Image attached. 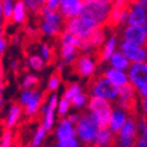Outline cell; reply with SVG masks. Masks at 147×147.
I'll return each mask as SVG.
<instances>
[{"mask_svg": "<svg viewBox=\"0 0 147 147\" xmlns=\"http://www.w3.org/2000/svg\"><path fill=\"white\" fill-rule=\"evenodd\" d=\"M136 97V90L130 83H127L119 87L117 92V105L128 110L129 113L133 114V108L136 105L135 102Z\"/></svg>", "mask_w": 147, "mask_h": 147, "instance_id": "cell-14", "label": "cell"}, {"mask_svg": "<svg viewBox=\"0 0 147 147\" xmlns=\"http://www.w3.org/2000/svg\"><path fill=\"white\" fill-rule=\"evenodd\" d=\"M40 55L46 62H49L53 57V50L48 43H41L40 45Z\"/></svg>", "mask_w": 147, "mask_h": 147, "instance_id": "cell-36", "label": "cell"}, {"mask_svg": "<svg viewBox=\"0 0 147 147\" xmlns=\"http://www.w3.org/2000/svg\"><path fill=\"white\" fill-rule=\"evenodd\" d=\"M84 1L83 0H60L59 5V13L65 20L79 16L83 12Z\"/></svg>", "mask_w": 147, "mask_h": 147, "instance_id": "cell-16", "label": "cell"}, {"mask_svg": "<svg viewBox=\"0 0 147 147\" xmlns=\"http://www.w3.org/2000/svg\"><path fill=\"white\" fill-rule=\"evenodd\" d=\"M134 147H147V134H139Z\"/></svg>", "mask_w": 147, "mask_h": 147, "instance_id": "cell-41", "label": "cell"}, {"mask_svg": "<svg viewBox=\"0 0 147 147\" xmlns=\"http://www.w3.org/2000/svg\"><path fill=\"white\" fill-rule=\"evenodd\" d=\"M59 5H60V0H46L45 1V7H47L49 10L57 11Z\"/></svg>", "mask_w": 147, "mask_h": 147, "instance_id": "cell-43", "label": "cell"}, {"mask_svg": "<svg viewBox=\"0 0 147 147\" xmlns=\"http://www.w3.org/2000/svg\"><path fill=\"white\" fill-rule=\"evenodd\" d=\"M10 66H11V68H12L13 71H17V69H18V67H19V63H18V61L13 60V61H11Z\"/></svg>", "mask_w": 147, "mask_h": 147, "instance_id": "cell-49", "label": "cell"}, {"mask_svg": "<svg viewBox=\"0 0 147 147\" xmlns=\"http://www.w3.org/2000/svg\"><path fill=\"white\" fill-rule=\"evenodd\" d=\"M108 62L110 65V67L116 68V69H121V71H126V72L130 66V61L126 57V55H124L120 49H116L114 51L113 55L109 57Z\"/></svg>", "mask_w": 147, "mask_h": 147, "instance_id": "cell-26", "label": "cell"}, {"mask_svg": "<svg viewBox=\"0 0 147 147\" xmlns=\"http://www.w3.org/2000/svg\"><path fill=\"white\" fill-rule=\"evenodd\" d=\"M120 50L126 55V57L130 61V63L146 62V60H147V49H146V47L130 45V43L122 41L120 43Z\"/></svg>", "mask_w": 147, "mask_h": 147, "instance_id": "cell-15", "label": "cell"}, {"mask_svg": "<svg viewBox=\"0 0 147 147\" xmlns=\"http://www.w3.org/2000/svg\"><path fill=\"white\" fill-rule=\"evenodd\" d=\"M37 30H38V29L34 28L32 25H26V26H25V31H26V34H29V35H35L36 32H37Z\"/></svg>", "mask_w": 147, "mask_h": 147, "instance_id": "cell-46", "label": "cell"}, {"mask_svg": "<svg viewBox=\"0 0 147 147\" xmlns=\"http://www.w3.org/2000/svg\"><path fill=\"white\" fill-rule=\"evenodd\" d=\"M77 147H89V146H85V145H82V144H80V145L77 146Z\"/></svg>", "mask_w": 147, "mask_h": 147, "instance_id": "cell-53", "label": "cell"}, {"mask_svg": "<svg viewBox=\"0 0 147 147\" xmlns=\"http://www.w3.org/2000/svg\"><path fill=\"white\" fill-rule=\"evenodd\" d=\"M14 141L13 129H4L1 138H0V147H12Z\"/></svg>", "mask_w": 147, "mask_h": 147, "instance_id": "cell-34", "label": "cell"}, {"mask_svg": "<svg viewBox=\"0 0 147 147\" xmlns=\"http://www.w3.org/2000/svg\"><path fill=\"white\" fill-rule=\"evenodd\" d=\"M128 5L129 4L124 0H113L107 24H109L110 26L126 25L128 16Z\"/></svg>", "mask_w": 147, "mask_h": 147, "instance_id": "cell-12", "label": "cell"}, {"mask_svg": "<svg viewBox=\"0 0 147 147\" xmlns=\"http://www.w3.org/2000/svg\"><path fill=\"white\" fill-rule=\"evenodd\" d=\"M138 135L136 117L134 114H130L122 128L115 134V145L116 147H134Z\"/></svg>", "mask_w": 147, "mask_h": 147, "instance_id": "cell-7", "label": "cell"}, {"mask_svg": "<svg viewBox=\"0 0 147 147\" xmlns=\"http://www.w3.org/2000/svg\"><path fill=\"white\" fill-rule=\"evenodd\" d=\"M111 3L113 1H109V0H90L84 3L82 13L94 22L98 26H104L108 23Z\"/></svg>", "mask_w": 147, "mask_h": 147, "instance_id": "cell-5", "label": "cell"}, {"mask_svg": "<svg viewBox=\"0 0 147 147\" xmlns=\"http://www.w3.org/2000/svg\"><path fill=\"white\" fill-rule=\"evenodd\" d=\"M7 46H9V41L5 36H0V61H1V59L5 54V51L7 49Z\"/></svg>", "mask_w": 147, "mask_h": 147, "instance_id": "cell-42", "label": "cell"}, {"mask_svg": "<svg viewBox=\"0 0 147 147\" xmlns=\"http://www.w3.org/2000/svg\"><path fill=\"white\" fill-rule=\"evenodd\" d=\"M66 117H67V120L72 124H76L79 120V117H80V114L79 113H72V114H68V116H66Z\"/></svg>", "mask_w": 147, "mask_h": 147, "instance_id": "cell-45", "label": "cell"}, {"mask_svg": "<svg viewBox=\"0 0 147 147\" xmlns=\"http://www.w3.org/2000/svg\"><path fill=\"white\" fill-rule=\"evenodd\" d=\"M72 65L74 67L76 73L82 78H91L94 76V73L97 71V62L96 59L92 56V54L83 53L82 55L77 56V59Z\"/></svg>", "mask_w": 147, "mask_h": 147, "instance_id": "cell-9", "label": "cell"}, {"mask_svg": "<svg viewBox=\"0 0 147 147\" xmlns=\"http://www.w3.org/2000/svg\"><path fill=\"white\" fill-rule=\"evenodd\" d=\"M83 1H84V3H86V1H90V0H83Z\"/></svg>", "mask_w": 147, "mask_h": 147, "instance_id": "cell-55", "label": "cell"}, {"mask_svg": "<svg viewBox=\"0 0 147 147\" xmlns=\"http://www.w3.org/2000/svg\"><path fill=\"white\" fill-rule=\"evenodd\" d=\"M80 142L77 139V136H71V138H66L62 140H59L56 146L57 147H77L79 146Z\"/></svg>", "mask_w": 147, "mask_h": 147, "instance_id": "cell-37", "label": "cell"}, {"mask_svg": "<svg viewBox=\"0 0 147 147\" xmlns=\"http://www.w3.org/2000/svg\"><path fill=\"white\" fill-rule=\"evenodd\" d=\"M124 1H127V3L129 4V3H131V1H133V0H124Z\"/></svg>", "mask_w": 147, "mask_h": 147, "instance_id": "cell-54", "label": "cell"}, {"mask_svg": "<svg viewBox=\"0 0 147 147\" xmlns=\"http://www.w3.org/2000/svg\"><path fill=\"white\" fill-rule=\"evenodd\" d=\"M80 92H83L82 85H80L79 83H71V84H68L67 86H66L62 98H66V99L71 100L73 97L77 96V94L80 93Z\"/></svg>", "mask_w": 147, "mask_h": 147, "instance_id": "cell-30", "label": "cell"}, {"mask_svg": "<svg viewBox=\"0 0 147 147\" xmlns=\"http://www.w3.org/2000/svg\"><path fill=\"white\" fill-rule=\"evenodd\" d=\"M113 103L107 99H103L99 97H89V102H87V113L91 115V117L97 123L98 128H107L110 114L113 110Z\"/></svg>", "mask_w": 147, "mask_h": 147, "instance_id": "cell-2", "label": "cell"}, {"mask_svg": "<svg viewBox=\"0 0 147 147\" xmlns=\"http://www.w3.org/2000/svg\"><path fill=\"white\" fill-rule=\"evenodd\" d=\"M140 104H141V110L142 113H147V98H141L140 99Z\"/></svg>", "mask_w": 147, "mask_h": 147, "instance_id": "cell-47", "label": "cell"}, {"mask_svg": "<svg viewBox=\"0 0 147 147\" xmlns=\"http://www.w3.org/2000/svg\"><path fill=\"white\" fill-rule=\"evenodd\" d=\"M26 20H28V9H26L24 1L23 0H16L10 22H12V23L16 25H22V24H24Z\"/></svg>", "mask_w": 147, "mask_h": 147, "instance_id": "cell-24", "label": "cell"}, {"mask_svg": "<svg viewBox=\"0 0 147 147\" xmlns=\"http://www.w3.org/2000/svg\"><path fill=\"white\" fill-rule=\"evenodd\" d=\"M131 113H129L128 110L123 109L119 105L113 107L111 114H110V119H109V123H108V128L113 131L114 134H116L119 131L122 126L124 124V122L127 121V119L129 117Z\"/></svg>", "mask_w": 147, "mask_h": 147, "instance_id": "cell-18", "label": "cell"}, {"mask_svg": "<svg viewBox=\"0 0 147 147\" xmlns=\"http://www.w3.org/2000/svg\"><path fill=\"white\" fill-rule=\"evenodd\" d=\"M5 35V22L0 20V36Z\"/></svg>", "mask_w": 147, "mask_h": 147, "instance_id": "cell-48", "label": "cell"}, {"mask_svg": "<svg viewBox=\"0 0 147 147\" xmlns=\"http://www.w3.org/2000/svg\"><path fill=\"white\" fill-rule=\"evenodd\" d=\"M74 128H76V136L79 140V142L82 145L91 147L93 139L98 130L97 123L94 122L91 115L89 113L82 114L78 122L74 124Z\"/></svg>", "mask_w": 147, "mask_h": 147, "instance_id": "cell-6", "label": "cell"}, {"mask_svg": "<svg viewBox=\"0 0 147 147\" xmlns=\"http://www.w3.org/2000/svg\"><path fill=\"white\" fill-rule=\"evenodd\" d=\"M97 28H99V26L83 13H80L77 17H73L71 19L65 20V26H63V29L68 30L71 34L74 35L76 37H78L82 41V43L89 38L90 35L96 30Z\"/></svg>", "mask_w": 147, "mask_h": 147, "instance_id": "cell-3", "label": "cell"}, {"mask_svg": "<svg viewBox=\"0 0 147 147\" xmlns=\"http://www.w3.org/2000/svg\"><path fill=\"white\" fill-rule=\"evenodd\" d=\"M136 124H138L139 134H147V121H146L145 117L136 119Z\"/></svg>", "mask_w": 147, "mask_h": 147, "instance_id": "cell-40", "label": "cell"}, {"mask_svg": "<svg viewBox=\"0 0 147 147\" xmlns=\"http://www.w3.org/2000/svg\"><path fill=\"white\" fill-rule=\"evenodd\" d=\"M26 66L32 71H42L46 66V61L42 59L40 54H32L29 55L26 59Z\"/></svg>", "mask_w": 147, "mask_h": 147, "instance_id": "cell-27", "label": "cell"}, {"mask_svg": "<svg viewBox=\"0 0 147 147\" xmlns=\"http://www.w3.org/2000/svg\"><path fill=\"white\" fill-rule=\"evenodd\" d=\"M142 1H146V3H147V0H142Z\"/></svg>", "mask_w": 147, "mask_h": 147, "instance_id": "cell-57", "label": "cell"}, {"mask_svg": "<svg viewBox=\"0 0 147 147\" xmlns=\"http://www.w3.org/2000/svg\"><path fill=\"white\" fill-rule=\"evenodd\" d=\"M0 20H3V7H1V0H0Z\"/></svg>", "mask_w": 147, "mask_h": 147, "instance_id": "cell-52", "label": "cell"}, {"mask_svg": "<svg viewBox=\"0 0 147 147\" xmlns=\"http://www.w3.org/2000/svg\"><path fill=\"white\" fill-rule=\"evenodd\" d=\"M89 90H90L89 91L90 96L99 97V98L107 99L111 103L117 100L119 87H116L114 84L110 83L103 74L96 79H93V82L90 84Z\"/></svg>", "mask_w": 147, "mask_h": 147, "instance_id": "cell-8", "label": "cell"}, {"mask_svg": "<svg viewBox=\"0 0 147 147\" xmlns=\"http://www.w3.org/2000/svg\"><path fill=\"white\" fill-rule=\"evenodd\" d=\"M72 109L71 102L66 98H61L57 100V105H56V114L60 117H65L67 116Z\"/></svg>", "mask_w": 147, "mask_h": 147, "instance_id": "cell-31", "label": "cell"}, {"mask_svg": "<svg viewBox=\"0 0 147 147\" xmlns=\"http://www.w3.org/2000/svg\"><path fill=\"white\" fill-rule=\"evenodd\" d=\"M25 147H32V146H31V145H28V146H25Z\"/></svg>", "mask_w": 147, "mask_h": 147, "instance_id": "cell-56", "label": "cell"}, {"mask_svg": "<svg viewBox=\"0 0 147 147\" xmlns=\"http://www.w3.org/2000/svg\"><path fill=\"white\" fill-rule=\"evenodd\" d=\"M115 145V134L107 128H98L91 147H113Z\"/></svg>", "mask_w": 147, "mask_h": 147, "instance_id": "cell-21", "label": "cell"}, {"mask_svg": "<svg viewBox=\"0 0 147 147\" xmlns=\"http://www.w3.org/2000/svg\"><path fill=\"white\" fill-rule=\"evenodd\" d=\"M36 1H37V4H38L41 7H43V6H45V1H46V0H36Z\"/></svg>", "mask_w": 147, "mask_h": 147, "instance_id": "cell-50", "label": "cell"}, {"mask_svg": "<svg viewBox=\"0 0 147 147\" xmlns=\"http://www.w3.org/2000/svg\"><path fill=\"white\" fill-rule=\"evenodd\" d=\"M22 115H23V107L18 103H12L4 119V127L6 129H13L20 121Z\"/></svg>", "mask_w": 147, "mask_h": 147, "instance_id": "cell-20", "label": "cell"}, {"mask_svg": "<svg viewBox=\"0 0 147 147\" xmlns=\"http://www.w3.org/2000/svg\"><path fill=\"white\" fill-rule=\"evenodd\" d=\"M119 47V38L116 35L110 36L108 40L104 41V43L100 46L99 50V60L103 62H107L109 60V57L113 55V53Z\"/></svg>", "mask_w": 147, "mask_h": 147, "instance_id": "cell-25", "label": "cell"}, {"mask_svg": "<svg viewBox=\"0 0 147 147\" xmlns=\"http://www.w3.org/2000/svg\"><path fill=\"white\" fill-rule=\"evenodd\" d=\"M3 107H4V98L3 96H0V110L3 109Z\"/></svg>", "mask_w": 147, "mask_h": 147, "instance_id": "cell-51", "label": "cell"}, {"mask_svg": "<svg viewBox=\"0 0 147 147\" xmlns=\"http://www.w3.org/2000/svg\"><path fill=\"white\" fill-rule=\"evenodd\" d=\"M128 82L135 87V90L147 86V63L135 62L130 63L127 69Z\"/></svg>", "mask_w": 147, "mask_h": 147, "instance_id": "cell-13", "label": "cell"}, {"mask_svg": "<svg viewBox=\"0 0 147 147\" xmlns=\"http://www.w3.org/2000/svg\"><path fill=\"white\" fill-rule=\"evenodd\" d=\"M109 1H113V0H109Z\"/></svg>", "mask_w": 147, "mask_h": 147, "instance_id": "cell-58", "label": "cell"}, {"mask_svg": "<svg viewBox=\"0 0 147 147\" xmlns=\"http://www.w3.org/2000/svg\"><path fill=\"white\" fill-rule=\"evenodd\" d=\"M57 100L59 97L56 96L55 93L50 94L48 97V100L46 102L47 108H46V111L42 114L43 119H42V126L45 127L48 131H50L51 129L54 128L55 126V122H56V105H57Z\"/></svg>", "mask_w": 147, "mask_h": 147, "instance_id": "cell-17", "label": "cell"}, {"mask_svg": "<svg viewBox=\"0 0 147 147\" xmlns=\"http://www.w3.org/2000/svg\"><path fill=\"white\" fill-rule=\"evenodd\" d=\"M103 76H104L111 84H114L116 87H120V86H122L124 84L129 83L126 71H121V69H116V68H113V67H109L108 69L104 71Z\"/></svg>", "mask_w": 147, "mask_h": 147, "instance_id": "cell-23", "label": "cell"}, {"mask_svg": "<svg viewBox=\"0 0 147 147\" xmlns=\"http://www.w3.org/2000/svg\"><path fill=\"white\" fill-rule=\"evenodd\" d=\"M56 147H57V146H56Z\"/></svg>", "mask_w": 147, "mask_h": 147, "instance_id": "cell-59", "label": "cell"}, {"mask_svg": "<svg viewBox=\"0 0 147 147\" xmlns=\"http://www.w3.org/2000/svg\"><path fill=\"white\" fill-rule=\"evenodd\" d=\"M48 133H49V131L41 124V126H40L37 129H36L35 134H34V136H32L31 146H32V147H40V146L43 144V141L46 140Z\"/></svg>", "mask_w": 147, "mask_h": 147, "instance_id": "cell-28", "label": "cell"}, {"mask_svg": "<svg viewBox=\"0 0 147 147\" xmlns=\"http://www.w3.org/2000/svg\"><path fill=\"white\" fill-rule=\"evenodd\" d=\"M42 103H43V93L37 89H34L30 99L23 107V113L29 119H34L35 116L38 115V109Z\"/></svg>", "mask_w": 147, "mask_h": 147, "instance_id": "cell-19", "label": "cell"}, {"mask_svg": "<svg viewBox=\"0 0 147 147\" xmlns=\"http://www.w3.org/2000/svg\"><path fill=\"white\" fill-rule=\"evenodd\" d=\"M16 0H1V7H3V20L5 23L10 22L12 10Z\"/></svg>", "mask_w": 147, "mask_h": 147, "instance_id": "cell-32", "label": "cell"}, {"mask_svg": "<svg viewBox=\"0 0 147 147\" xmlns=\"http://www.w3.org/2000/svg\"><path fill=\"white\" fill-rule=\"evenodd\" d=\"M147 3L142 0H133L128 5V25H146L147 24Z\"/></svg>", "mask_w": 147, "mask_h": 147, "instance_id": "cell-11", "label": "cell"}, {"mask_svg": "<svg viewBox=\"0 0 147 147\" xmlns=\"http://www.w3.org/2000/svg\"><path fill=\"white\" fill-rule=\"evenodd\" d=\"M40 83L38 77L34 74V73H28L24 76L23 80H22V87L23 89H34V87L37 86V84Z\"/></svg>", "mask_w": 147, "mask_h": 147, "instance_id": "cell-33", "label": "cell"}, {"mask_svg": "<svg viewBox=\"0 0 147 147\" xmlns=\"http://www.w3.org/2000/svg\"><path fill=\"white\" fill-rule=\"evenodd\" d=\"M26 9H28V12H31L34 14H38L40 10L42 9V7L37 4V1L36 0H23Z\"/></svg>", "mask_w": 147, "mask_h": 147, "instance_id": "cell-39", "label": "cell"}, {"mask_svg": "<svg viewBox=\"0 0 147 147\" xmlns=\"http://www.w3.org/2000/svg\"><path fill=\"white\" fill-rule=\"evenodd\" d=\"M122 41L135 46L146 47L147 43V25H128L122 31Z\"/></svg>", "mask_w": 147, "mask_h": 147, "instance_id": "cell-10", "label": "cell"}, {"mask_svg": "<svg viewBox=\"0 0 147 147\" xmlns=\"http://www.w3.org/2000/svg\"><path fill=\"white\" fill-rule=\"evenodd\" d=\"M60 37V59L61 62L66 65H72L78 56V51L80 50L82 41L76 37L68 30H63L59 35Z\"/></svg>", "mask_w": 147, "mask_h": 147, "instance_id": "cell-4", "label": "cell"}, {"mask_svg": "<svg viewBox=\"0 0 147 147\" xmlns=\"http://www.w3.org/2000/svg\"><path fill=\"white\" fill-rule=\"evenodd\" d=\"M55 138H56V141L59 140H62V139L66 138H71V136H76V128H74V124H72L67 117H60V121H59L57 126L55 128Z\"/></svg>", "mask_w": 147, "mask_h": 147, "instance_id": "cell-22", "label": "cell"}, {"mask_svg": "<svg viewBox=\"0 0 147 147\" xmlns=\"http://www.w3.org/2000/svg\"><path fill=\"white\" fill-rule=\"evenodd\" d=\"M4 66L0 61V96H3L5 90V80H4Z\"/></svg>", "mask_w": 147, "mask_h": 147, "instance_id": "cell-44", "label": "cell"}, {"mask_svg": "<svg viewBox=\"0 0 147 147\" xmlns=\"http://www.w3.org/2000/svg\"><path fill=\"white\" fill-rule=\"evenodd\" d=\"M61 85V77L57 74V73H54L51 74L48 79V83H47V89L50 92H55L59 90V87Z\"/></svg>", "mask_w": 147, "mask_h": 147, "instance_id": "cell-35", "label": "cell"}, {"mask_svg": "<svg viewBox=\"0 0 147 147\" xmlns=\"http://www.w3.org/2000/svg\"><path fill=\"white\" fill-rule=\"evenodd\" d=\"M71 105L77 109V110H83L84 108H86L87 105V102H89V96L84 92H80L78 93L77 96H74L71 100Z\"/></svg>", "mask_w": 147, "mask_h": 147, "instance_id": "cell-29", "label": "cell"}, {"mask_svg": "<svg viewBox=\"0 0 147 147\" xmlns=\"http://www.w3.org/2000/svg\"><path fill=\"white\" fill-rule=\"evenodd\" d=\"M40 16V25L38 31L46 37H57L60 32L63 30L65 19L59 11L49 10L43 6L38 12Z\"/></svg>", "mask_w": 147, "mask_h": 147, "instance_id": "cell-1", "label": "cell"}, {"mask_svg": "<svg viewBox=\"0 0 147 147\" xmlns=\"http://www.w3.org/2000/svg\"><path fill=\"white\" fill-rule=\"evenodd\" d=\"M34 89H35V87H34ZM34 89H23V90H22L20 93H19V96H18V102H17L18 104H20L22 107H24L28 103V100L30 99Z\"/></svg>", "mask_w": 147, "mask_h": 147, "instance_id": "cell-38", "label": "cell"}]
</instances>
